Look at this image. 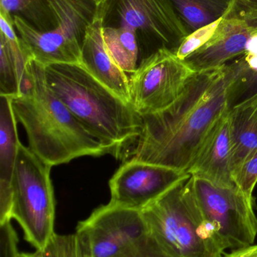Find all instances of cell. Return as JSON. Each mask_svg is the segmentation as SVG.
<instances>
[{
  "instance_id": "18",
  "label": "cell",
  "mask_w": 257,
  "mask_h": 257,
  "mask_svg": "<svg viewBox=\"0 0 257 257\" xmlns=\"http://www.w3.org/2000/svg\"><path fill=\"white\" fill-rule=\"evenodd\" d=\"M57 23L54 30L82 45L87 27L96 15L91 0H48Z\"/></svg>"
},
{
  "instance_id": "5",
  "label": "cell",
  "mask_w": 257,
  "mask_h": 257,
  "mask_svg": "<svg viewBox=\"0 0 257 257\" xmlns=\"http://www.w3.org/2000/svg\"><path fill=\"white\" fill-rule=\"evenodd\" d=\"M51 166L21 143L12 181V218L26 241L42 249L54 236L55 200Z\"/></svg>"
},
{
  "instance_id": "8",
  "label": "cell",
  "mask_w": 257,
  "mask_h": 257,
  "mask_svg": "<svg viewBox=\"0 0 257 257\" xmlns=\"http://www.w3.org/2000/svg\"><path fill=\"white\" fill-rule=\"evenodd\" d=\"M196 73L174 51L161 48L128 76L130 103L141 116L164 109L180 97Z\"/></svg>"
},
{
  "instance_id": "24",
  "label": "cell",
  "mask_w": 257,
  "mask_h": 257,
  "mask_svg": "<svg viewBox=\"0 0 257 257\" xmlns=\"http://www.w3.org/2000/svg\"><path fill=\"white\" fill-rule=\"evenodd\" d=\"M114 257H170L155 238L148 233Z\"/></svg>"
},
{
  "instance_id": "4",
  "label": "cell",
  "mask_w": 257,
  "mask_h": 257,
  "mask_svg": "<svg viewBox=\"0 0 257 257\" xmlns=\"http://www.w3.org/2000/svg\"><path fill=\"white\" fill-rule=\"evenodd\" d=\"M141 212L170 257H221L226 250L202 215L190 174Z\"/></svg>"
},
{
  "instance_id": "12",
  "label": "cell",
  "mask_w": 257,
  "mask_h": 257,
  "mask_svg": "<svg viewBox=\"0 0 257 257\" xmlns=\"http://www.w3.org/2000/svg\"><path fill=\"white\" fill-rule=\"evenodd\" d=\"M188 173L220 187L236 186L232 176L229 111L207 136Z\"/></svg>"
},
{
  "instance_id": "29",
  "label": "cell",
  "mask_w": 257,
  "mask_h": 257,
  "mask_svg": "<svg viewBox=\"0 0 257 257\" xmlns=\"http://www.w3.org/2000/svg\"><path fill=\"white\" fill-rule=\"evenodd\" d=\"M221 257H257V244L235 249L230 253H226Z\"/></svg>"
},
{
  "instance_id": "6",
  "label": "cell",
  "mask_w": 257,
  "mask_h": 257,
  "mask_svg": "<svg viewBox=\"0 0 257 257\" xmlns=\"http://www.w3.org/2000/svg\"><path fill=\"white\" fill-rule=\"evenodd\" d=\"M98 8L104 27L135 31L142 61L161 48L175 53L189 35L170 0H107Z\"/></svg>"
},
{
  "instance_id": "2",
  "label": "cell",
  "mask_w": 257,
  "mask_h": 257,
  "mask_svg": "<svg viewBox=\"0 0 257 257\" xmlns=\"http://www.w3.org/2000/svg\"><path fill=\"white\" fill-rule=\"evenodd\" d=\"M45 81L78 121L117 159H128L141 133V115L81 63L43 66Z\"/></svg>"
},
{
  "instance_id": "22",
  "label": "cell",
  "mask_w": 257,
  "mask_h": 257,
  "mask_svg": "<svg viewBox=\"0 0 257 257\" xmlns=\"http://www.w3.org/2000/svg\"><path fill=\"white\" fill-rule=\"evenodd\" d=\"M220 21V19L189 34L175 51L178 58L186 60L189 56L204 46L214 36Z\"/></svg>"
},
{
  "instance_id": "7",
  "label": "cell",
  "mask_w": 257,
  "mask_h": 257,
  "mask_svg": "<svg viewBox=\"0 0 257 257\" xmlns=\"http://www.w3.org/2000/svg\"><path fill=\"white\" fill-rule=\"evenodd\" d=\"M193 186L204 218L226 250L254 243L257 218L252 199L237 186L220 187L195 177Z\"/></svg>"
},
{
  "instance_id": "13",
  "label": "cell",
  "mask_w": 257,
  "mask_h": 257,
  "mask_svg": "<svg viewBox=\"0 0 257 257\" xmlns=\"http://www.w3.org/2000/svg\"><path fill=\"white\" fill-rule=\"evenodd\" d=\"M104 18L99 8L81 45V64L106 87L130 103L129 78L110 55L103 37Z\"/></svg>"
},
{
  "instance_id": "28",
  "label": "cell",
  "mask_w": 257,
  "mask_h": 257,
  "mask_svg": "<svg viewBox=\"0 0 257 257\" xmlns=\"http://www.w3.org/2000/svg\"><path fill=\"white\" fill-rule=\"evenodd\" d=\"M54 235L43 248L36 249L34 253H24L26 257H60Z\"/></svg>"
},
{
  "instance_id": "30",
  "label": "cell",
  "mask_w": 257,
  "mask_h": 257,
  "mask_svg": "<svg viewBox=\"0 0 257 257\" xmlns=\"http://www.w3.org/2000/svg\"><path fill=\"white\" fill-rule=\"evenodd\" d=\"M91 1L93 2L96 5L97 7H99L101 5L104 4L107 0H91Z\"/></svg>"
},
{
  "instance_id": "19",
  "label": "cell",
  "mask_w": 257,
  "mask_h": 257,
  "mask_svg": "<svg viewBox=\"0 0 257 257\" xmlns=\"http://www.w3.org/2000/svg\"><path fill=\"white\" fill-rule=\"evenodd\" d=\"M104 43L111 57L129 76L142 62L140 45L135 31L128 27H104Z\"/></svg>"
},
{
  "instance_id": "21",
  "label": "cell",
  "mask_w": 257,
  "mask_h": 257,
  "mask_svg": "<svg viewBox=\"0 0 257 257\" xmlns=\"http://www.w3.org/2000/svg\"><path fill=\"white\" fill-rule=\"evenodd\" d=\"M0 10L21 18L38 31H51L57 27L48 0H0Z\"/></svg>"
},
{
  "instance_id": "10",
  "label": "cell",
  "mask_w": 257,
  "mask_h": 257,
  "mask_svg": "<svg viewBox=\"0 0 257 257\" xmlns=\"http://www.w3.org/2000/svg\"><path fill=\"white\" fill-rule=\"evenodd\" d=\"M257 34V0H233L213 37L184 61L196 72L219 69L245 52Z\"/></svg>"
},
{
  "instance_id": "16",
  "label": "cell",
  "mask_w": 257,
  "mask_h": 257,
  "mask_svg": "<svg viewBox=\"0 0 257 257\" xmlns=\"http://www.w3.org/2000/svg\"><path fill=\"white\" fill-rule=\"evenodd\" d=\"M0 28V96L16 97L21 94L32 59L13 23L2 20Z\"/></svg>"
},
{
  "instance_id": "26",
  "label": "cell",
  "mask_w": 257,
  "mask_h": 257,
  "mask_svg": "<svg viewBox=\"0 0 257 257\" xmlns=\"http://www.w3.org/2000/svg\"><path fill=\"white\" fill-rule=\"evenodd\" d=\"M257 92V75L237 78L231 90L230 108Z\"/></svg>"
},
{
  "instance_id": "11",
  "label": "cell",
  "mask_w": 257,
  "mask_h": 257,
  "mask_svg": "<svg viewBox=\"0 0 257 257\" xmlns=\"http://www.w3.org/2000/svg\"><path fill=\"white\" fill-rule=\"evenodd\" d=\"M189 173L138 160H126L110 181V202L142 211Z\"/></svg>"
},
{
  "instance_id": "3",
  "label": "cell",
  "mask_w": 257,
  "mask_h": 257,
  "mask_svg": "<svg viewBox=\"0 0 257 257\" xmlns=\"http://www.w3.org/2000/svg\"><path fill=\"white\" fill-rule=\"evenodd\" d=\"M11 101L17 120L27 133L28 148L51 167L78 157L109 154L49 88L43 66L35 60L27 66L21 94Z\"/></svg>"
},
{
  "instance_id": "27",
  "label": "cell",
  "mask_w": 257,
  "mask_h": 257,
  "mask_svg": "<svg viewBox=\"0 0 257 257\" xmlns=\"http://www.w3.org/2000/svg\"><path fill=\"white\" fill-rule=\"evenodd\" d=\"M18 238L11 221L0 224V257H20Z\"/></svg>"
},
{
  "instance_id": "17",
  "label": "cell",
  "mask_w": 257,
  "mask_h": 257,
  "mask_svg": "<svg viewBox=\"0 0 257 257\" xmlns=\"http://www.w3.org/2000/svg\"><path fill=\"white\" fill-rule=\"evenodd\" d=\"M232 176L257 149V92L229 110Z\"/></svg>"
},
{
  "instance_id": "20",
  "label": "cell",
  "mask_w": 257,
  "mask_h": 257,
  "mask_svg": "<svg viewBox=\"0 0 257 257\" xmlns=\"http://www.w3.org/2000/svg\"><path fill=\"white\" fill-rule=\"evenodd\" d=\"M233 0H170L188 34L221 19Z\"/></svg>"
},
{
  "instance_id": "15",
  "label": "cell",
  "mask_w": 257,
  "mask_h": 257,
  "mask_svg": "<svg viewBox=\"0 0 257 257\" xmlns=\"http://www.w3.org/2000/svg\"><path fill=\"white\" fill-rule=\"evenodd\" d=\"M11 98L0 96V224L12 220V181L21 145Z\"/></svg>"
},
{
  "instance_id": "25",
  "label": "cell",
  "mask_w": 257,
  "mask_h": 257,
  "mask_svg": "<svg viewBox=\"0 0 257 257\" xmlns=\"http://www.w3.org/2000/svg\"><path fill=\"white\" fill-rule=\"evenodd\" d=\"M55 240L60 257H92L76 234L57 235Z\"/></svg>"
},
{
  "instance_id": "1",
  "label": "cell",
  "mask_w": 257,
  "mask_h": 257,
  "mask_svg": "<svg viewBox=\"0 0 257 257\" xmlns=\"http://www.w3.org/2000/svg\"><path fill=\"white\" fill-rule=\"evenodd\" d=\"M236 79L229 63L197 72L170 106L141 116V133L128 159L188 173L207 136L229 111Z\"/></svg>"
},
{
  "instance_id": "14",
  "label": "cell",
  "mask_w": 257,
  "mask_h": 257,
  "mask_svg": "<svg viewBox=\"0 0 257 257\" xmlns=\"http://www.w3.org/2000/svg\"><path fill=\"white\" fill-rule=\"evenodd\" d=\"M14 21L18 36L32 60L42 66L81 63V44L54 30L38 31L18 17Z\"/></svg>"
},
{
  "instance_id": "9",
  "label": "cell",
  "mask_w": 257,
  "mask_h": 257,
  "mask_svg": "<svg viewBox=\"0 0 257 257\" xmlns=\"http://www.w3.org/2000/svg\"><path fill=\"white\" fill-rule=\"evenodd\" d=\"M141 211L102 205L78 223L75 234L92 257H114L149 233Z\"/></svg>"
},
{
  "instance_id": "23",
  "label": "cell",
  "mask_w": 257,
  "mask_h": 257,
  "mask_svg": "<svg viewBox=\"0 0 257 257\" xmlns=\"http://www.w3.org/2000/svg\"><path fill=\"white\" fill-rule=\"evenodd\" d=\"M233 179L237 187L253 200V192L257 184V149L241 165Z\"/></svg>"
},
{
  "instance_id": "31",
  "label": "cell",
  "mask_w": 257,
  "mask_h": 257,
  "mask_svg": "<svg viewBox=\"0 0 257 257\" xmlns=\"http://www.w3.org/2000/svg\"><path fill=\"white\" fill-rule=\"evenodd\" d=\"M20 257H26L25 253H20Z\"/></svg>"
}]
</instances>
